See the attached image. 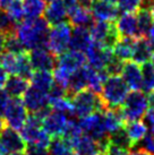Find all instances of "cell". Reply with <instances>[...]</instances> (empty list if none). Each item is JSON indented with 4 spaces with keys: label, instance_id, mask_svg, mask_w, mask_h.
Returning <instances> with one entry per match:
<instances>
[{
    "label": "cell",
    "instance_id": "4316f807",
    "mask_svg": "<svg viewBox=\"0 0 154 155\" xmlns=\"http://www.w3.org/2000/svg\"><path fill=\"white\" fill-rule=\"evenodd\" d=\"M135 41L136 39L134 38H120L119 41L116 43V45L112 49L113 56L122 61L130 60L133 57Z\"/></svg>",
    "mask_w": 154,
    "mask_h": 155
},
{
    "label": "cell",
    "instance_id": "ab89813d",
    "mask_svg": "<svg viewBox=\"0 0 154 155\" xmlns=\"http://www.w3.org/2000/svg\"><path fill=\"white\" fill-rule=\"evenodd\" d=\"M128 153L129 150L122 146H119L117 144H113L109 140V138H108V142L104 145L102 151V155H127Z\"/></svg>",
    "mask_w": 154,
    "mask_h": 155
},
{
    "label": "cell",
    "instance_id": "d590c367",
    "mask_svg": "<svg viewBox=\"0 0 154 155\" xmlns=\"http://www.w3.org/2000/svg\"><path fill=\"white\" fill-rule=\"evenodd\" d=\"M7 13L9 16L13 18V21L16 24H19L25 19V15H24V8H23V2L21 0H12V2L9 4L7 7Z\"/></svg>",
    "mask_w": 154,
    "mask_h": 155
},
{
    "label": "cell",
    "instance_id": "f6af8a7d",
    "mask_svg": "<svg viewBox=\"0 0 154 155\" xmlns=\"http://www.w3.org/2000/svg\"><path fill=\"white\" fill-rule=\"evenodd\" d=\"M127 155H152L150 152H147L146 150L142 148V147H138L137 150H134V151L129 152Z\"/></svg>",
    "mask_w": 154,
    "mask_h": 155
},
{
    "label": "cell",
    "instance_id": "52a82bcc",
    "mask_svg": "<svg viewBox=\"0 0 154 155\" xmlns=\"http://www.w3.org/2000/svg\"><path fill=\"white\" fill-rule=\"evenodd\" d=\"M28 117V111L21 97H10L5 110L4 120L6 126L15 130H21Z\"/></svg>",
    "mask_w": 154,
    "mask_h": 155
},
{
    "label": "cell",
    "instance_id": "4dcf8cb0",
    "mask_svg": "<svg viewBox=\"0 0 154 155\" xmlns=\"http://www.w3.org/2000/svg\"><path fill=\"white\" fill-rule=\"evenodd\" d=\"M137 24H138V31L139 36L145 38L147 35V32L150 31L151 26L153 25V17L151 14L150 9H138L137 12Z\"/></svg>",
    "mask_w": 154,
    "mask_h": 155
},
{
    "label": "cell",
    "instance_id": "f5cc1de1",
    "mask_svg": "<svg viewBox=\"0 0 154 155\" xmlns=\"http://www.w3.org/2000/svg\"><path fill=\"white\" fill-rule=\"evenodd\" d=\"M102 1H108V2H112V4H117V0H102Z\"/></svg>",
    "mask_w": 154,
    "mask_h": 155
},
{
    "label": "cell",
    "instance_id": "ee69618b",
    "mask_svg": "<svg viewBox=\"0 0 154 155\" xmlns=\"http://www.w3.org/2000/svg\"><path fill=\"white\" fill-rule=\"evenodd\" d=\"M7 78H8V74L2 68V66L0 65V88H2L5 86Z\"/></svg>",
    "mask_w": 154,
    "mask_h": 155
},
{
    "label": "cell",
    "instance_id": "4fadbf2b",
    "mask_svg": "<svg viewBox=\"0 0 154 155\" xmlns=\"http://www.w3.org/2000/svg\"><path fill=\"white\" fill-rule=\"evenodd\" d=\"M86 62L87 60L85 53L70 49L57 57V67L70 75L79 68L84 67Z\"/></svg>",
    "mask_w": 154,
    "mask_h": 155
},
{
    "label": "cell",
    "instance_id": "cb8c5ba5",
    "mask_svg": "<svg viewBox=\"0 0 154 155\" xmlns=\"http://www.w3.org/2000/svg\"><path fill=\"white\" fill-rule=\"evenodd\" d=\"M28 87H30V84L27 79L18 75H9L4 86V90L7 92V94L10 97H22Z\"/></svg>",
    "mask_w": 154,
    "mask_h": 155
},
{
    "label": "cell",
    "instance_id": "83f0119b",
    "mask_svg": "<svg viewBox=\"0 0 154 155\" xmlns=\"http://www.w3.org/2000/svg\"><path fill=\"white\" fill-rule=\"evenodd\" d=\"M30 81L32 86L44 91L47 93L55 84V78H53L52 71H45V70H35Z\"/></svg>",
    "mask_w": 154,
    "mask_h": 155
},
{
    "label": "cell",
    "instance_id": "7dc6e473",
    "mask_svg": "<svg viewBox=\"0 0 154 155\" xmlns=\"http://www.w3.org/2000/svg\"><path fill=\"white\" fill-rule=\"evenodd\" d=\"M5 41H6V34L0 32V54L5 51Z\"/></svg>",
    "mask_w": 154,
    "mask_h": 155
},
{
    "label": "cell",
    "instance_id": "6f0895ef",
    "mask_svg": "<svg viewBox=\"0 0 154 155\" xmlns=\"http://www.w3.org/2000/svg\"><path fill=\"white\" fill-rule=\"evenodd\" d=\"M152 129H153V128H152Z\"/></svg>",
    "mask_w": 154,
    "mask_h": 155
},
{
    "label": "cell",
    "instance_id": "1f68e13d",
    "mask_svg": "<svg viewBox=\"0 0 154 155\" xmlns=\"http://www.w3.org/2000/svg\"><path fill=\"white\" fill-rule=\"evenodd\" d=\"M142 67V91L151 93L154 91V66L152 62H146Z\"/></svg>",
    "mask_w": 154,
    "mask_h": 155
},
{
    "label": "cell",
    "instance_id": "b9f144b4",
    "mask_svg": "<svg viewBox=\"0 0 154 155\" xmlns=\"http://www.w3.org/2000/svg\"><path fill=\"white\" fill-rule=\"evenodd\" d=\"M25 155H50L49 150L47 147H42L35 145V144H26L25 151H24Z\"/></svg>",
    "mask_w": 154,
    "mask_h": 155
},
{
    "label": "cell",
    "instance_id": "9a60e30c",
    "mask_svg": "<svg viewBox=\"0 0 154 155\" xmlns=\"http://www.w3.org/2000/svg\"><path fill=\"white\" fill-rule=\"evenodd\" d=\"M43 17L50 26L59 25L68 22V10L62 0H52L45 7Z\"/></svg>",
    "mask_w": 154,
    "mask_h": 155
},
{
    "label": "cell",
    "instance_id": "816d5d0a",
    "mask_svg": "<svg viewBox=\"0 0 154 155\" xmlns=\"http://www.w3.org/2000/svg\"><path fill=\"white\" fill-rule=\"evenodd\" d=\"M151 14H152V17H153V19H154V2H153V5H152V7H151Z\"/></svg>",
    "mask_w": 154,
    "mask_h": 155
},
{
    "label": "cell",
    "instance_id": "603a6c76",
    "mask_svg": "<svg viewBox=\"0 0 154 155\" xmlns=\"http://www.w3.org/2000/svg\"><path fill=\"white\" fill-rule=\"evenodd\" d=\"M103 118H104V125L108 134L115 133L117 130L121 129L125 126V121L120 108H108L103 111Z\"/></svg>",
    "mask_w": 154,
    "mask_h": 155
},
{
    "label": "cell",
    "instance_id": "9f6ffc18",
    "mask_svg": "<svg viewBox=\"0 0 154 155\" xmlns=\"http://www.w3.org/2000/svg\"><path fill=\"white\" fill-rule=\"evenodd\" d=\"M98 155H102V154H98Z\"/></svg>",
    "mask_w": 154,
    "mask_h": 155
},
{
    "label": "cell",
    "instance_id": "8992f818",
    "mask_svg": "<svg viewBox=\"0 0 154 155\" xmlns=\"http://www.w3.org/2000/svg\"><path fill=\"white\" fill-rule=\"evenodd\" d=\"M72 31H73V27L69 22L51 26L49 32V39H48V49L55 56L58 57L59 54L69 50Z\"/></svg>",
    "mask_w": 154,
    "mask_h": 155
},
{
    "label": "cell",
    "instance_id": "7bdbcfd3",
    "mask_svg": "<svg viewBox=\"0 0 154 155\" xmlns=\"http://www.w3.org/2000/svg\"><path fill=\"white\" fill-rule=\"evenodd\" d=\"M9 100H10V96L7 94V92L0 88V118H4L5 110L8 105Z\"/></svg>",
    "mask_w": 154,
    "mask_h": 155
},
{
    "label": "cell",
    "instance_id": "277c9868",
    "mask_svg": "<svg viewBox=\"0 0 154 155\" xmlns=\"http://www.w3.org/2000/svg\"><path fill=\"white\" fill-rule=\"evenodd\" d=\"M120 110L126 122L141 120L149 110V99L143 91L133 90L126 96Z\"/></svg>",
    "mask_w": 154,
    "mask_h": 155
},
{
    "label": "cell",
    "instance_id": "836d02e7",
    "mask_svg": "<svg viewBox=\"0 0 154 155\" xmlns=\"http://www.w3.org/2000/svg\"><path fill=\"white\" fill-rule=\"evenodd\" d=\"M5 51L10 52L13 54H22L25 53L26 49L24 48L17 35L15 33H10V34L6 35V41H5Z\"/></svg>",
    "mask_w": 154,
    "mask_h": 155
},
{
    "label": "cell",
    "instance_id": "d6a6232c",
    "mask_svg": "<svg viewBox=\"0 0 154 155\" xmlns=\"http://www.w3.org/2000/svg\"><path fill=\"white\" fill-rule=\"evenodd\" d=\"M34 73V70L32 68L30 62V58H28V54L27 53H22V54H18L17 57V71H16V75L21 76V77L25 78L27 81H30L32 75Z\"/></svg>",
    "mask_w": 154,
    "mask_h": 155
},
{
    "label": "cell",
    "instance_id": "f35d334b",
    "mask_svg": "<svg viewBox=\"0 0 154 155\" xmlns=\"http://www.w3.org/2000/svg\"><path fill=\"white\" fill-rule=\"evenodd\" d=\"M142 0H117V6L122 13H136L141 7Z\"/></svg>",
    "mask_w": 154,
    "mask_h": 155
},
{
    "label": "cell",
    "instance_id": "e575fe53",
    "mask_svg": "<svg viewBox=\"0 0 154 155\" xmlns=\"http://www.w3.org/2000/svg\"><path fill=\"white\" fill-rule=\"evenodd\" d=\"M17 57L10 52L4 51L0 54V65L7 71L8 75H16L17 71Z\"/></svg>",
    "mask_w": 154,
    "mask_h": 155
},
{
    "label": "cell",
    "instance_id": "3957f363",
    "mask_svg": "<svg viewBox=\"0 0 154 155\" xmlns=\"http://www.w3.org/2000/svg\"><path fill=\"white\" fill-rule=\"evenodd\" d=\"M129 93V87L119 75L108 76L103 83L101 97L104 105L108 108H120L124 103L126 96Z\"/></svg>",
    "mask_w": 154,
    "mask_h": 155
},
{
    "label": "cell",
    "instance_id": "8d00e7d4",
    "mask_svg": "<svg viewBox=\"0 0 154 155\" xmlns=\"http://www.w3.org/2000/svg\"><path fill=\"white\" fill-rule=\"evenodd\" d=\"M109 140L111 143H113V144H117L119 146L125 147L127 150H130L133 147V144L130 142V139H129L128 135H127L124 127L121 129L115 131V133L110 134L109 135Z\"/></svg>",
    "mask_w": 154,
    "mask_h": 155
},
{
    "label": "cell",
    "instance_id": "7402d4cb",
    "mask_svg": "<svg viewBox=\"0 0 154 155\" xmlns=\"http://www.w3.org/2000/svg\"><path fill=\"white\" fill-rule=\"evenodd\" d=\"M87 87H89L87 66H84L70 75L68 87H67V97L70 99L75 93L82 90H85Z\"/></svg>",
    "mask_w": 154,
    "mask_h": 155
},
{
    "label": "cell",
    "instance_id": "f1b7e54d",
    "mask_svg": "<svg viewBox=\"0 0 154 155\" xmlns=\"http://www.w3.org/2000/svg\"><path fill=\"white\" fill-rule=\"evenodd\" d=\"M22 2H23L25 19L42 17L47 7L45 0H23Z\"/></svg>",
    "mask_w": 154,
    "mask_h": 155
},
{
    "label": "cell",
    "instance_id": "6da1fadb",
    "mask_svg": "<svg viewBox=\"0 0 154 155\" xmlns=\"http://www.w3.org/2000/svg\"><path fill=\"white\" fill-rule=\"evenodd\" d=\"M50 25L44 17L24 19L17 24L15 34L17 35L26 51L36 48H48Z\"/></svg>",
    "mask_w": 154,
    "mask_h": 155
},
{
    "label": "cell",
    "instance_id": "f907efd6",
    "mask_svg": "<svg viewBox=\"0 0 154 155\" xmlns=\"http://www.w3.org/2000/svg\"><path fill=\"white\" fill-rule=\"evenodd\" d=\"M7 155H25V154H24V152H17V153H10V154H7Z\"/></svg>",
    "mask_w": 154,
    "mask_h": 155
},
{
    "label": "cell",
    "instance_id": "484cf974",
    "mask_svg": "<svg viewBox=\"0 0 154 155\" xmlns=\"http://www.w3.org/2000/svg\"><path fill=\"white\" fill-rule=\"evenodd\" d=\"M126 133L128 135L130 142L133 144V146L137 145L141 142L143 138L145 137V135L149 131V127L145 125V122L141 120L136 121H129L126 122L124 126Z\"/></svg>",
    "mask_w": 154,
    "mask_h": 155
},
{
    "label": "cell",
    "instance_id": "11a10c76",
    "mask_svg": "<svg viewBox=\"0 0 154 155\" xmlns=\"http://www.w3.org/2000/svg\"><path fill=\"white\" fill-rule=\"evenodd\" d=\"M45 1H47V2H49V1H52V0H45Z\"/></svg>",
    "mask_w": 154,
    "mask_h": 155
},
{
    "label": "cell",
    "instance_id": "bcb514c9",
    "mask_svg": "<svg viewBox=\"0 0 154 155\" xmlns=\"http://www.w3.org/2000/svg\"><path fill=\"white\" fill-rule=\"evenodd\" d=\"M145 38L150 41V43L154 47V23H153V25L151 26L150 31L147 32V35H146Z\"/></svg>",
    "mask_w": 154,
    "mask_h": 155
},
{
    "label": "cell",
    "instance_id": "7a4b0ae2",
    "mask_svg": "<svg viewBox=\"0 0 154 155\" xmlns=\"http://www.w3.org/2000/svg\"><path fill=\"white\" fill-rule=\"evenodd\" d=\"M70 101L74 108V114L78 119L85 118L94 112H103L107 109L101 95L90 88H85L75 93L70 97Z\"/></svg>",
    "mask_w": 154,
    "mask_h": 155
},
{
    "label": "cell",
    "instance_id": "7c38bea8",
    "mask_svg": "<svg viewBox=\"0 0 154 155\" xmlns=\"http://www.w3.org/2000/svg\"><path fill=\"white\" fill-rule=\"evenodd\" d=\"M0 144L7 154L24 152L26 147V143L21 134L8 126H5L2 129H0Z\"/></svg>",
    "mask_w": 154,
    "mask_h": 155
},
{
    "label": "cell",
    "instance_id": "d4e9b609",
    "mask_svg": "<svg viewBox=\"0 0 154 155\" xmlns=\"http://www.w3.org/2000/svg\"><path fill=\"white\" fill-rule=\"evenodd\" d=\"M48 150L50 155H76L72 140L65 136L52 137Z\"/></svg>",
    "mask_w": 154,
    "mask_h": 155
},
{
    "label": "cell",
    "instance_id": "5bb4252c",
    "mask_svg": "<svg viewBox=\"0 0 154 155\" xmlns=\"http://www.w3.org/2000/svg\"><path fill=\"white\" fill-rule=\"evenodd\" d=\"M90 10L94 21L108 23H115L117 18L119 17L120 12L116 4L102 0H94Z\"/></svg>",
    "mask_w": 154,
    "mask_h": 155
},
{
    "label": "cell",
    "instance_id": "ba28073f",
    "mask_svg": "<svg viewBox=\"0 0 154 155\" xmlns=\"http://www.w3.org/2000/svg\"><path fill=\"white\" fill-rule=\"evenodd\" d=\"M28 58L33 70L53 71L57 67V56L48 48H36L30 50Z\"/></svg>",
    "mask_w": 154,
    "mask_h": 155
},
{
    "label": "cell",
    "instance_id": "5b68a950",
    "mask_svg": "<svg viewBox=\"0 0 154 155\" xmlns=\"http://www.w3.org/2000/svg\"><path fill=\"white\" fill-rule=\"evenodd\" d=\"M79 125H81L82 131L84 135L90 136L91 138H93L94 140L100 143L104 147V145L108 142L109 134L105 129L103 112H94L85 118H82L79 119Z\"/></svg>",
    "mask_w": 154,
    "mask_h": 155
},
{
    "label": "cell",
    "instance_id": "30bf717a",
    "mask_svg": "<svg viewBox=\"0 0 154 155\" xmlns=\"http://www.w3.org/2000/svg\"><path fill=\"white\" fill-rule=\"evenodd\" d=\"M70 116H67L62 112L52 110L48 113V116L42 120V128L47 131L51 137L62 136L68 124Z\"/></svg>",
    "mask_w": 154,
    "mask_h": 155
},
{
    "label": "cell",
    "instance_id": "60d3db41",
    "mask_svg": "<svg viewBox=\"0 0 154 155\" xmlns=\"http://www.w3.org/2000/svg\"><path fill=\"white\" fill-rule=\"evenodd\" d=\"M124 61L118 59L117 57H112L111 60L108 62L107 67H105V73L108 74V76H115V75H120L122 67H124Z\"/></svg>",
    "mask_w": 154,
    "mask_h": 155
},
{
    "label": "cell",
    "instance_id": "74e56055",
    "mask_svg": "<svg viewBox=\"0 0 154 155\" xmlns=\"http://www.w3.org/2000/svg\"><path fill=\"white\" fill-rule=\"evenodd\" d=\"M16 26H17V24L9 16L7 10L0 9V32L6 35L10 34V33H15Z\"/></svg>",
    "mask_w": 154,
    "mask_h": 155
},
{
    "label": "cell",
    "instance_id": "681fc988",
    "mask_svg": "<svg viewBox=\"0 0 154 155\" xmlns=\"http://www.w3.org/2000/svg\"><path fill=\"white\" fill-rule=\"evenodd\" d=\"M10 2H12V0H0V9L6 10Z\"/></svg>",
    "mask_w": 154,
    "mask_h": 155
},
{
    "label": "cell",
    "instance_id": "ac0fdd59",
    "mask_svg": "<svg viewBox=\"0 0 154 155\" xmlns=\"http://www.w3.org/2000/svg\"><path fill=\"white\" fill-rule=\"evenodd\" d=\"M92 42H93V40L91 36L90 28L83 27V26H73L70 43H69L70 50L85 53L86 50L92 44Z\"/></svg>",
    "mask_w": 154,
    "mask_h": 155
},
{
    "label": "cell",
    "instance_id": "c3c4849f",
    "mask_svg": "<svg viewBox=\"0 0 154 155\" xmlns=\"http://www.w3.org/2000/svg\"><path fill=\"white\" fill-rule=\"evenodd\" d=\"M147 99H149V109H153L154 110V91L149 93Z\"/></svg>",
    "mask_w": 154,
    "mask_h": 155
},
{
    "label": "cell",
    "instance_id": "e0dca14e",
    "mask_svg": "<svg viewBox=\"0 0 154 155\" xmlns=\"http://www.w3.org/2000/svg\"><path fill=\"white\" fill-rule=\"evenodd\" d=\"M76 155H98L102 154L103 146L87 135L82 134L72 139Z\"/></svg>",
    "mask_w": 154,
    "mask_h": 155
},
{
    "label": "cell",
    "instance_id": "44dd1931",
    "mask_svg": "<svg viewBox=\"0 0 154 155\" xmlns=\"http://www.w3.org/2000/svg\"><path fill=\"white\" fill-rule=\"evenodd\" d=\"M68 22L72 26H83L90 28L95 21L90 9L77 5L76 7L68 10Z\"/></svg>",
    "mask_w": 154,
    "mask_h": 155
},
{
    "label": "cell",
    "instance_id": "8fae6325",
    "mask_svg": "<svg viewBox=\"0 0 154 155\" xmlns=\"http://www.w3.org/2000/svg\"><path fill=\"white\" fill-rule=\"evenodd\" d=\"M23 97V103L27 109L28 113H36L42 109L50 107L49 99H48V93L42 90H38L36 87L31 85L26 92L24 93Z\"/></svg>",
    "mask_w": 154,
    "mask_h": 155
},
{
    "label": "cell",
    "instance_id": "f546056e",
    "mask_svg": "<svg viewBox=\"0 0 154 155\" xmlns=\"http://www.w3.org/2000/svg\"><path fill=\"white\" fill-rule=\"evenodd\" d=\"M112 25H113V23L98 22V21H95V22L93 23V25L90 27L92 40H93L94 42H96V43H100L102 45L105 38L108 36L109 32L111 30Z\"/></svg>",
    "mask_w": 154,
    "mask_h": 155
},
{
    "label": "cell",
    "instance_id": "ffe728a7",
    "mask_svg": "<svg viewBox=\"0 0 154 155\" xmlns=\"http://www.w3.org/2000/svg\"><path fill=\"white\" fill-rule=\"evenodd\" d=\"M154 52V47L150 43L146 38H138L135 41L134 52L132 60L137 62L138 65H143L150 62Z\"/></svg>",
    "mask_w": 154,
    "mask_h": 155
},
{
    "label": "cell",
    "instance_id": "2e32d148",
    "mask_svg": "<svg viewBox=\"0 0 154 155\" xmlns=\"http://www.w3.org/2000/svg\"><path fill=\"white\" fill-rule=\"evenodd\" d=\"M116 27L119 32L120 38H134V39L141 38L137 24V17L133 13H122V15H120L117 18Z\"/></svg>",
    "mask_w": 154,
    "mask_h": 155
},
{
    "label": "cell",
    "instance_id": "db71d44e",
    "mask_svg": "<svg viewBox=\"0 0 154 155\" xmlns=\"http://www.w3.org/2000/svg\"><path fill=\"white\" fill-rule=\"evenodd\" d=\"M151 62H152V65L154 66V52H153V56H152V59H151Z\"/></svg>",
    "mask_w": 154,
    "mask_h": 155
},
{
    "label": "cell",
    "instance_id": "9c48e42d",
    "mask_svg": "<svg viewBox=\"0 0 154 155\" xmlns=\"http://www.w3.org/2000/svg\"><path fill=\"white\" fill-rule=\"evenodd\" d=\"M85 56L90 67L98 70H104L108 62L113 57V52L111 49L104 48L100 43H96L93 41L90 48L86 50Z\"/></svg>",
    "mask_w": 154,
    "mask_h": 155
},
{
    "label": "cell",
    "instance_id": "d6986e66",
    "mask_svg": "<svg viewBox=\"0 0 154 155\" xmlns=\"http://www.w3.org/2000/svg\"><path fill=\"white\" fill-rule=\"evenodd\" d=\"M121 77L132 90H142V67L135 61H126L121 70Z\"/></svg>",
    "mask_w": 154,
    "mask_h": 155
}]
</instances>
